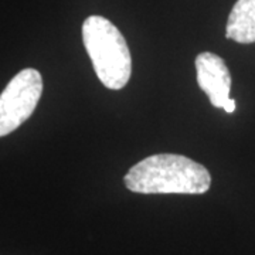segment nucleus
Masks as SVG:
<instances>
[{
	"instance_id": "f257e3e1",
	"label": "nucleus",
	"mask_w": 255,
	"mask_h": 255,
	"mask_svg": "<svg viewBox=\"0 0 255 255\" xmlns=\"http://www.w3.org/2000/svg\"><path fill=\"white\" fill-rule=\"evenodd\" d=\"M125 184L130 191L142 194H203L210 189L211 176L190 157L160 153L132 166Z\"/></svg>"
},
{
	"instance_id": "f03ea898",
	"label": "nucleus",
	"mask_w": 255,
	"mask_h": 255,
	"mask_svg": "<svg viewBox=\"0 0 255 255\" xmlns=\"http://www.w3.org/2000/svg\"><path fill=\"white\" fill-rule=\"evenodd\" d=\"M82 41L95 74L110 90H121L132 74V58L125 37L102 16H90L82 24Z\"/></svg>"
},
{
	"instance_id": "7ed1b4c3",
	"label": "nucleus",
	"mask_w": 255,
	"mask_h": 255,
	"mask_svg": "<svg viewBox=\"0 0 255 255\" xmlns=\"http://www.w3.org/2000/svg\"><path fill=\"white\" fill-rule=\"evenodd\" d=\"M43 94L41 74L26 68L13 77L0 94V137L21 127L36 110Z\"/></svg>"
},
{
	"instance_id": "20e7f679",
	"label": "nucleus",
	"mask_w": 255,
	"mask_h": 255,
	"mask_svg": "<svg viewBox=\"0 0 255 255\" xmlns=\"http://www.w3.org/2000/svg\"><path fill=\"white\" fill-rule=\"evenodd\" d=\"M197 84L216 108H224L230 98L231 75L224 60L213 53H201L196 58Z\"/></svg>"
},
{
	"instance_id": "39448f33",
	"label": "nucleus",
	"mask_w": 255,
	"mask_h": 255,
	"mask_svg": "<svg viewBox=\"0 0 255 255\" xmlns=\"http://www.w3.org/2000/svg\"><path fill=\"white\" fill-rule=\"evenodd\" d=\"M226 36L241 44L255 43V0H238L228 16Z\"/></svg>"
},
{
	"instance_id": "423d86ee",
	"label": "nucleus",
	"mask_w": 255,
	"mask_h": 255,
	"mask_svg": "<svg viewBox=\"0 0 255 255\" xmlns=\"http://www.w3.org/2000/svg\"><path fill=\"white\" fill-rule=\"evenodd\" d=\"M223 110L226 111L227 114H233V112L236 111V101L231 98V100L228 101L227 104H226V107H224Z\"/></svg>"
}]
</instances>
